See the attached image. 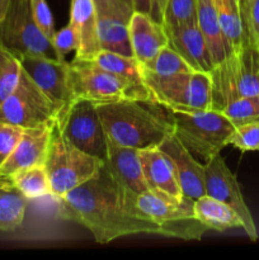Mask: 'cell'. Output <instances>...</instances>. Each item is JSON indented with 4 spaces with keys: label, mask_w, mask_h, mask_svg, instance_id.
Here are the masks:
<instances>
[{
    "label": "cell",
    "mask_w": 259,
    "mask_h": 260,
    "mask_svg": "<svg viewBox=\"0 0 259 260\" xmlns=\"http://www.w3.org/2000/svg\"><path fill=\"white\" fill-rule=\"evenodd\" d=\"M57 201L58 216L84 226L98 244H108L136 234L161 235V229L156 223L128 212L123 188L112 179L104 165L91 179Z\"/></svg>",
    "instance_id": "cell-1"
},
{
    "label": "cell",
    "mask_w": 259,
    "mask_h": 260,
    "mask_svg": "<svg viewBox=\"0 0 259 260\" xmlns=\"http://www.w3.org/2000/svg\"><path fill=\"white\" fill-rule=\"evenodd\" d=\"M159 107L152 102L135 99L96 104L107 139L121 146L139 150L159 146L174 134L169 111Z\"/></svg>",
    "instance_id": "cell-2"
},
{
    "label": "cell",
    "mask_w": 259,
    "mask_h": 260,
    "mask_svg": "<svg viewBox=\"0 0 259 260\" xmlns=\"http://www.w3.org/2000/svg\"><path fill=\"white\" fill-rule=\"evenodd\" d=\"M126 208L130 213L156 223L161 236L182 240H201L208 231L195 216V201L185 198L182 202H172L157 197L151 192L134 193L123 189Z\"/></svg>",
    "instance_id": "cell-3"
},
{
    "label": "cell",
    "mask_w": 259,
    "mask_h": 260,
    "mask_svg": "<svg viewBox=\"0 0 259 260\" xmlns=\"http://www.w3.org/2000/svg\"><path fill=\"white\" fill-rule=\"evenodd\" d=\"M168 111L177 139L193 156L205 160V162L228 146L229 139L235 129L233 122L215 109Z\"/></svg>",
    "instance_id": "cell-4"
},
{
    "label": "cell",
    "mask_w": 259,
    "mask_h": 260,
    "mask_svg": "<svg viewBox=\"0 0 259 260\" xmlns=\"http://www.w3.org/2000/svg\"><path fill=\"white\" fill-rule=\"evenodd\" d=\"M103 165V160L74 146L55 122L45 161L53 198L58 200L88 182L98 174Z\"/></svg>",
    "instance_id": "cell-5"
},
{
    "label": "cell",
    "mask_w": 259,
    "mask_h": 260,
    "mask_svg": "<svg viewBox=\"0 0 259 260\" xmlns=\"http://www.w3.org/2000/svg\"><path fill=\"white\" fill-rule=\"evenodd\" d=\"M142 81L152 103L172 111L211 108V78L208 73L159 75L141 68Z\"/></svg>",
    "instance_id": "cell-6"
},
{
    "label": "cell",
    "mask_w": 259,
    "mask_h": 260,
    "mask_svg": "<svg viewBox=\"0 0 259 260\" xmlns=\"http://www.w3.org/2000/svg\"><path fill=\"white\" fill-rule=\"evenodd\" d=\"M69 84L74 101L88 99L96 104L121 99L150 102L146 89L134 85L91 61L69 62Z\"/></svg>",
    "instance_id": "cell-7"
},
{
    "label": "cell",
    "mask_w": 259,
    "mask_h": 260,
    "mask_svg": "<svg viewBox=\"0 0 259 260\" xmlns=\"http://www.w3.org/2000/svg\"><path fill=\"white\" fill-rule=\"evenodd\" d=\"M0 43L18 58L45 56L58 60L52 42L43 35L33 18L29 0L10 2L7 14L0 22Z\"/></svg>",
    "instance_id": "cell-8"
},
{
    "label": "cell",
    "mask_w": 259,
    "mask_h": 260,
    "mask_svg": "<svg viewBox=\"0 0 259 260\" xmlns=\"http://www.w3.org/2000/svg\"><path fill=\"white\" fill-rule=\"evenodd\" d=\"M58 108L22 69L14 90L0 103V122L33 128L56 121Z\"/></svg>",
    "instance_id": "cell-9"
},
{
    "label": "cell",
    "mask_w": 259,
    "mask_h": 260,
    "mask_svg": "<svg viewBox=\"0 0 259 260\" xmlns=\"http://www.w3.org/2000/svg\"><path fill=\"white\" fill-rule=\"evenodd\" d=\"M56 126L74 146L103 161L106 160L108 139L96 109V103L88 99L74 101L56 118Z\"/></svg>",
    "instance_id": "cell-10"
},
{
    "label": "cell",
    "mask_w": 259,
    "mask_h": 260,
    "mask_svg": "<svg viewBox=\"0 0 259 260\" xmlns=\"http://www.w3.org/2000/svg\"><path fill=\"white\" fill-rule=\"evenodd\" d=\"M206 194L230 206L243 222V230L251 241L258 239V231L250 210L244 201L236 175L229 169L225 159L220 154L205 162Z\"/></svg>",
    "instance_id": "cell-11"
},
{
    "label": "cell",
    "mask_w": 259,
    "mask_h": 260,
    "mask_svg": "<svg viewBox=\"0 0 259 260\" xmlns=\"http://www.w3.org/2000/svg\"><path fill=\"white\" fill-rule=\"evenodd\" d=\"M19 61L23 70L57 106L58 116H61L74 102L69 84V61L45 56H25Z\"/></svg>",
    "instance_id": "cell-12"
},
{
    "label": "cell",
    "mask_w": 259,
    "mask_h": 260,
    "mask_svg": "<svg viewBox=\"0 0 259 260\" xmlns=\"http://www.w3.org/2000/svg\"><path fill=\"white\" fill-rule=\"evenodd\" d=\"M55 122L51 121L33 128H24L17 146L0 168V187L19 170L45 165Z\"/></svg>",
    "instance_id": "cell-13"
},
{
    "label": "cell",
    "mask_w": 259,
    "mask_h": 260,
    "mask_svg": "<svg viewBox=\"0 0 259 260\" xmlns=\"http://www.w3.org/2000/svg\"><path fill=\"white\" fill-rule=\"evenodd\" d=\"M140 159L149 192L172 202L184 200L174 165L164 151L157 146L141 149Z\"/></svg>",
    "instance_id": "cell-14"
},
{
    "label": "cell",
    "mask_w": 259,
    "mask_h": 260,
    "mask_svg": "<svg viewBox=\"0 0 259 260\" xmlns=\"http://www.w3.org/2000/svg\"><path fill=\"white\" fill-rule=\"evenodd\" d=\"M157 147L172 160L183 197L196 201L206 196L205 164H201L174 134L169 135Z\"/></svg>",
    "instance_id": "cell-15"
},
{
    "label": "cell",
    "mask_w": 259,
    "mask_h": 260,
    "mask_svg": "<svg viewBox=\"0 0 259 260\" xmlns=\"http://www.w3.org/2000/svg\"><path fill=\"white\" fill-rule=\"evenodd\" d=\"M104 168L112 179L123 189L134 193L149 192L142 172L140 150L107 141V157Z\"/></svg>",
    "instance_id": "cell-16"
},
{
    "label": "cell",
    "mask_w": 259,
    "mask_h": 260,
    "mask_svg": "<svg viewBox=\"0 0 259 260\" xmlns=\"http://www.w3.org/2000/svg\"><path fill=\"white\" fill-rule=\"evenodd\" d=\"M165 32L168 46L179 53L193 70L210 74L215 65L197 20L179 27H165Z\"/></svg>",
    "instance_id": "cell-17"
},
{
    "label": "cell",
    "mask_w": 259,
    "mask_h": 260,
    "mask_svg": "<svg viewBox=\"0 0 259 260\" xmlns=\"http://www.w3.org/2000/svg\"><path fill=\"white\" fill-rule=\"evenodd\" d=\"M134 57L140 65L150 62L160 51L168 46L165 27L155 22L149 14L134 12L128 23Z\"/></svg>",
    "instance_id": "cell-18"
},
{
    "label": "cell",
    "mask_w": 259,
    "mask_h": 260,
    "mask_svg": "<svg viewBox=\"0 0 259 260\" xmlns=\"http://www.w3.org/2000/svg\"><path fill=\"white\" fill-rule=\"evenodd\" d=\"M79 38L74 60L90 61L101 51L98 41V13L93 0H71L70 20Z\"/></svg>",
    "instance_id": "cell-19"
},
{
    "label": "cell",
    "mask_w": 259,
    "mask_h": 260,
    "mask_svg": "<svg viewBox=\"0 0 259 260\" xmlns=\"http://www.w3.org/2000/svg\"><path fill=\"white\" fill-rule=\"evenodd\" d=\"M211 109L221 112L229 103L240 98L236 74L235 53L231 52L210 71Z\"/></svg>",
    "instance_id": "cell-20"
},
{
    "label": "cell",
    "mask_w": 259,
    "mask_h": 260,
    "mask_svg": "<svg viewBox=\"0 0 259 260\" xmlns=\"http://www.w3.org/2000/svg\"><path fill=\"white\" fill-rule=\"evenodd\" d=\"M197 24L207 43L213 65L225 60L231 52L218 22L216 0H197Z\"/></svg>",
    "instance_id": "cell-21"
},
{
    "label": "cell",
    "mask_w": 259,
    "mask_h": 260,
    "mask_svg": "<svg viewBox=\"0 0 259 260\" xmlns=\"http://www.w3.org/2000/svg\"><path fill=\"white\" fill-rule=\"evenodd\" d=\"M193 208L196 218L208 230L222 233L229 229H243V222L238 213L230 206L210 196L197 198Z\"/></svg>",
    "instance_id": "cell-22"
},
{
    "label": "cell",
    "mask_w": 259,
    "mask_h": 260,
    "mask_svg": "<svg viewBox=\"0 0 259 260\" xmlns=\"http://www.w3.org/2000/svg\"><path fill=\"white\" fill-rule=\"evenodd\" d=\"M218 13V22L223 38L230 52H238L246 42L245 25L241 17L239 0H216Z\"/></svg>",
    "instance_id": "cell-23"
},
{
    "label": "cell",
    "mask_w": 259,
    "mask_h": 260,
    "mask_svg": "<svg viewBox=\"0 0 259 260\" xmlns=\"http://www.w3.org/2000/svg\"><path fill=\"white\" fill-rule=\"evenodd\" d=\"M98 41L101 51L134 57L128 23L109 15H98Z\"/></svg>",
    "instance_id": "cell-24"
},
{
    "label": "cell",
    "mask_w": 259,
    "mask_h": 260,
    "mask_svg": "<svg viewBox=\"0 0 259 260\" xmlns=\"http://www.w3.org/2000/svg\"><path fill=\"white\" fill-rule=\"evenodd\" d=\"M3 187L18 190L27 200H37L46 196L52 197L51 183L45 165L19 170L13 174Z\"/></svg>",
    "instance_id": "cell-25"
},
{
    "label": "cell",
    "mask_w": 259,
    "mask_h": 260,
    "mask_svg": "<svg viewBox=\"0 0 259 260\" xmlns=\"http://www.w3.org/2000/svg\"><path fill=\"white\" fill-rule=\"evenodd\" d=\"M99 68L130 81L139 88H145L141 75V65L135 57L118 55V53L108 52V51H99L93 60H90Z\"/></svg>",
    "instance_id": "cell-26"
},
{
    "label": "cell",
    "mask_w": 259,
    "mask_h": 260,
    "mask_svg": "<svg viewBox=\"0 0 259 260\" xmlns=\"http://www.w3.org/2000/svg\"><path fill=\"white\" fill-rule=\"evenodd\" d=\"M27 203V198L18 190L0 187V233H12L20 228Z\"/></svg>",
    "instance_id": "cell-27"
},
{
    "label": "cell",
    "mask_w": 259,
    "mask_h": 260,
    "mask_svg": "<svg viewBox=\"0 0 259 260\" xmlns=\"http://www.w3.org/2000/svg\"><path fill=\"white\" fill-rule=\"evenodd\" d=\"M141 68L154 74H159V75H172V74L195 71L190 68L189 63L169 46L163 48L150 62L141 65Z\"/></svg>",
    "instance_id": "cell-28"
},
{
    "label": "cell",
    "mask_w": 259,
    "mask_h": 260,
    "mask_svg": "<svg viewBox=\"0 0 259 260\" xmlns=\"http://www.w3.org/2000/svg\"><path fill=\"white\" fill-rule=\"evenodd\" d=\"M20 71L19 58L0 43V103L14 90Z\"/></svg>",
    "instance_id": "cell-29"
},
{
    "label": "cell",
    "mask_w": 259,
    "mask_h": 260,
    "mask_svg": "<svg viewBox=\"0 0 259 260\" xmlns=\"http://www.w3.org/2000/svg\"><path fill=\"white\" fill-rule=\"evenodd\" d=\"M221 113L225 114L235 127L259 121V95L240 96L229 103Z\"/></svg>",
    "instance_id": "cell-30"
},
{
    "label": "cell",
    "mask_w": 259,
    "mask_h": 260,
    "mask_svg": "<svg viewBox=\"0 0 259 260\" xmlns=\"http://www.w3.org/2000/svg\"><path fill=\"white\" fill-rule=\"evenodd\" d=\"M197 20V0H168L164 12L165 27H179Z\"/></svg>",
    "instance_id": "cell-31"
},
{
    "label": "cell",
    "mask_w": 259,
    "mask_h": 260,
    "mask_svg": "<svg viewBox=\"0 0 259 260\" xmlns=\"http://www.w3.org/2000/svg\"><path fill=\"white\" fill-rule=\"evenodd\" d=\"M229 145L240 151H259V121L235 127L229 139Z\"/></svg>",
    "instance_id": "cell-32"
},
{
    "label": "cell",
    "mask_w": 259,
    "mask_h": 260,
    "mask_svg": "<svg viewBox=\"0 0 259 260\" xmlns=\"http://www.w3.org/2000/svg\"><path fill=\"white\" fill-rule=\"evenodd\" d=\"M249 42L259 48V0H239Z\"/></svg>",
    "instance_id": "cell-33"
},
{
    "label": "cell",
    "mask_w": 259,
    "mask_h": 260,
    "mask_svg": "<svg viewBox=\"0 0 259 260\" xmlns=\"http://www.w3.org/2000/svg\"><path fill=\"white\" fill-rule=\"evenodd\" d=\"M98 15H109L130 23L134 14L132 0H93Z\"/></svg>",
    "instance_id": "cell-34"
},
{
    "label": "cell",
    "mask_w": 259,
    "mask_h": 260,
    "mask_svg": "<svg viewBox=\"0 0 259 260\" xmlns=\"http://www.w3.org/2000/svg\"><path fill=\"white\" fill-rule=\"evenodd\" d=\"M52 45L55 47L56 53L58 56V60H66V55L70 52H76L79 47V38L76 36L75 29L70 23L61 28L60 30H56L55 37L52 40Z\"/></svg>",
    "instance_id": "cell-35"
},
{
    "label": "cell",
    "mask_w": 259,
    "mask_h": 260,
    "mask_svg": "<svg viewBox=\"0 0 259 260\" xmlns=\"http://www.w3.org/2000/svg\"><path fill=\"white\" fill-rule=\"evenodd\" d=\"M29 2L36 23H37L40 29L43 32V35L52 42L56 29L55 23H53V15L51 13L47 2L46 0H29Z\"/></svg>",
    "instance_id": "cell-36"
},
{
    "label": "cell",
    "mask_w": 259,
    "mask_h": 260,
    "mask_svg": "<svg viewBox=\"0 0 259 260\" xmlns=\"http://www.w3.org/2000/svg\"><path fill=\"white\" fill-rule=\"evenodd\" d=\"M24 128L0 122V168L4 165L8 157L17 146Z\"/></svg>",
    "instance_id": "cell-37"
},
{
    "label": "cell",
    "mask_w": 259,
    "mask_h": 260,
    "mask_svg": "<svg viewBox=\"0 0 259 260\" xmlns=\"http://www.w3.org/2000/svg\"><path fill=\"white\" fill-rule=\"evenodd\" d=\"M167 2L168 0H151V8H150V17L163 25H164V12Z\"/></svg>",
    "instance_id": "cell-38"
},
{
    "label": "cell",
    "mask_w": 259,
    "mask_h": 260,
    "mask_svg": "<svg viewBox=\"0 0 259 260\" xmlns=\"http://www.w3.org/2000/svg\"><path fill=\"white\" fill-rule=\"evenodd\" d=\"M132 5H134V12L150 15L151 0H132Z\"/></svg>",
    "instance_id": "cell-39"
},
{
    "label": "cell",
    "mask_w": 259,
    "mask_h": 260,
    "mask_svg": "<svg viewBox=\"0 0 259 260\" xmlns=\"http://www.w3.org/2000/svg\"><path fill=\"white\" fill-rule=\"evenodd\" d=\"M12 0H0V22L4 19L5 14H7L8 9H9V5Z\"/></svg>",
    "instance_id": "cell-40"
},
{
    "label": "cell",
    "mask_w": 259,
    "mask_h": 260,
    "mask_svg": "<svg viewBox=\"0 0 259 260\" xmlns=\"http://www.w3.org/2000/svg\"><path fill=\"white\" fill-rule=\"evenodd\" d=\"M258 79H259V76H258ZM258 95H259V93H258Z\"/></svg>",
    "instance_id": "cell-41"
}]
</instances>
